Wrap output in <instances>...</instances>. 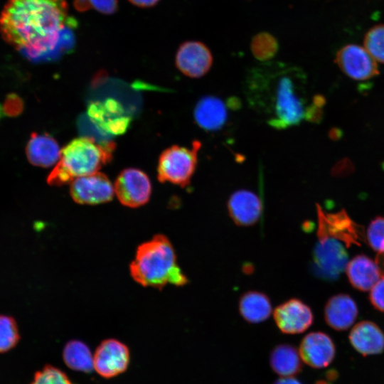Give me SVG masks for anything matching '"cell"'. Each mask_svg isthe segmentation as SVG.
Segmentation results:
<instances>
[{"label": "cell", "instance_id": "1f68e13d", "mask_svg": "<svg viewBox=\"0 0 384 384\" xmlns=\"http://www.w3.org/2000/svg\"><path fill=\"white\" fill-rule=\"evenodd\" d=\"M370 301L378 310L384 312V274L370 290Z\"/></svg>", "mask_w": 384, "mask_h": 384}, {"label": "cell", "instance_id": "9a60e30c", "mask_svg": "<svg viewBox=\"0 0 384 384\" xmlns=\"http://www.w3.org/2000/svg\"><path fill=\"white\" fill-rule=\"evenodd\" d=\"M227 208L229 216L235 224L249 227L259 221L262 213V203L255 193L240 189L230 196Z\"/></svg>", "mask_w": 384, "mask_h": 384}, {"label": "cell", "instance_id": "7c38bea8", "mask_svg": "<svg viewBox=\"0 0 384 384\" xmlns=\"http://www.w3.org/2000/svg\"><path fill=\"white\" fill-rule=\"evenodd\" d=\"M127 346L121 341L109 338L103 341L93 356L95 370L102 377L110 378L125 371L129 363Z\"/></svg>", "mask_w": 384, "mask_h": 384}, {"label": "cell", "instance_id": "e0dca14e", "mask_svg": "<svg viewBox=\"0 0 384 384\" xmlns=\"http://www.w3.org/2000/svg\"><path fill=\"white\" fill-rule=\"evenodd\" d=\"M299 353L306 364L314 368H322L328 366L333 361L335 346L327 334L314 331L302 338Z\"/></svg>", "mask_w": 384, "mask_h": 384}, {"label": "cell", "instance_id": "7a4b0ae2", "mask_svg": "<svg viewBox=\"0 0 384 384\" xmlns=\"http://www.w3.org/2000/svg\"><path fill=\"white\" fill-rule=\"evenodd\" d=\"M68 17L66 0H8L0 14L4 40L28 58L52 50Z\"/></svg>", "mask_w": 384, "mask_h": 384}, {"label": "cell", "instance_id": "f1b7e54d", "mask_svg": "<svg viewBox=\"0 0 384 384\" xmlns=\"http://www.w3.org/2000/svg\"><path fill=\"white\" fill-rule=\"evenodd\" d=\"M31 384H72L65 373L50 365L37 371Z\"/></svg>", "mask_w": 384, "mask_h": 384}, {"label": "cell", "instance_id": "f546056e", "mask_svg": "<svg viewBox=\"0 0 384 384\" xmlns=\"http://www.w3.org/2000/svg\"><path fill=\"white\" fill-rule=\"evenodd\" d=\"M74 7L80 12L90 9L104 14H112L117 9V0H74Z\"/></svg>", "mask_w": 384, "mask_h": 384}, {"label": "cell", "instance_id": "ac0fdd59", "mask_svg": "<svg viewBox=\"0 0 384 384\" xmlns=\"http://www.w3.org/2000/svg\"><path fill=\"white\" fill-rule=\"evenodd\" d=\"M355 301L348 294H338L330 297L324 307L326 324L336 331L348 329L358 316Z\"/></svg>", "mask_w": 384, "mask_h": 384}, {"label": "cell", "instance_id": "6da1fadb", "mask_svg": "<svg viewBox=\"0 0 384 384\" xmlns=\"http://www.w3.org/2000/svg\"><path fill=\"white\" fill-rule=\"evenodd\" d=\"M266 63L247 75L245 92L250 105L277 129L307 119L311 105L306 106L304 73L283 63Z\"/></svg>", "mask_w": 384, "mask_h": 384}, {"label": "cell", "instance_id": "e575fe53", "mask_svg": "<svg viewBox=\"0 0 384 384\" xmlns=\"http://www.w3.org/2000/svg\"><path fill=\"white\" fill-rule=\"evenodd\" d=\"M376 262L380 265L384 270V255H377Z\"/></svg>", "mask_w": 384, "mask_h": 384}, {"label": "cell", "instance_id": "603a6c76", "mask_svg": "<svg viewBox=\"0 0 384 384\" xmlns=\"http://www.w3.org/2000/svg\"><path fill=\"white\" fill-rule=\"evenodd\" d=\"M270 364L272 370L281 377H293L302 370L299 351L287 343L279 344L272 350Z\"/></svg>", "mask_w": 384, "mask_h": 384}, {"label": "cell", "instance_id": "d4e9b609", "mask_svg": "<svg viewBox=\"0 0 384 384\" xmlns=\"http://www.w3.org/2000/svg\"><path fill=\"white\" fill-rule=\"evenodd\" d=\"M279 44L270 33L261 32L256 34L250 44L251 51L255 58L260 61H269L277 53Z\"/></svg>", "mask_w": 384, "mask_h": 384}, {"label": "cell", "instance_id": "8fae6325", "mask_svg": "<svg viewBox=\"0 0 384 384\" xmlns=\"http://www.w3.org/2000/svg\"><path fill=\"white\" fill-rule=\"evenodd\" d=\"M335 62L341 70L352 80H370L379 74L375 60L358 45L348 44L336 53Z\"/></svg>", "mask_w": 384, "mask_h": 384}, {"label": "cell", "instance_id": "d6a6232c", "mask_svg": "<svg viewBox=\"0 0 384 384\" xmlns=\"http://www.w3.org/2000/svg\"><path fill=\"white\" fill-rule=\"evenodd\" d=\"M129 1L135 6L146 8V7H151L156 5L159 2V0H129Z\"/></svg>", "mask_w": 384, "mask_h": 384}, {"label": "cell", "instance_id": "52a82bcc", "mask_svg": "<svg viewBox=\"0 0 384 384\" xmlns=\"http://www.w3.org/2000/svg\"><path fill=\"white\" fill-rule=\"evenodd\" d=\"M87 116L92 123L107 135L124 134L132 121L131 115L123 105L114 98L90 102L87 107Z\"/></svg>", "mask_w": 384, "mask_h": 384}, {"label": "cell", "instance_id": "9c48e42d", "mask_svg": "<svg viewBox=\"0 0 384 384\" xmlns=\"http://www.w3.org/2000/svg\"><path fill=\"white\" fill-rule=\"evenodd\" d=\"M318 228L316 235H325L342 242L347 247L360 245L363 240L360 226L345 210L336 213H325L317 204Z\"/></svg>", "mask_w": 384, "mask_h": 384}, {"label": "cell", "instance_id": "484cf974", "mask_svg": "<svg viewBox=\"0 0 384 384\" xmlns=\"http://www.w3.org/2000/svg\"><path fill=\"white\" fill-rule=\"evenodd\" d=\"M20 334L15 319L0 314V353H5L14 348L18 343Z\"/></svg>", "mask_w": 384, "mask_h": 384}, {"label": "cell", "instance_id": "4dcf8cb0", "mask_svg": "<svg viewBox=\"0 0 384 384\" xmlns=\"http://www.w3.org/2000/svg\"><path fill=\"white\" fill-rule=\"evenodd\" d=\"M24 107L23 101L21 97L16 94L9 95L3 104L4 113L9 117L19 115Z\"/></svg>", "mask_w": 384, "mask_h": 384}, {"label": "cell", "instance_id": "8992f818", "mask_svg": "<svg viewBox=\"0 0 384 384\" xmlns=\"http://www.w3.org/2000/svg\"><path fill=\"white\" fill-rule=\"evenodd\" d=\"M312 251L311 272L319 279L334 282L346 270L348 262L346 246L340 240L325 235H316Z\"/></svg>", "mask_w": 384, "mask_h": 384}, {"label": "cell", "instance_id": "30bf717a", "mask_svg": "<svg viewBox=\"0 0 384 384\" xmlns=\"http://www.w3.org/2000/svg\"><path fill=\"white\" fill-rule=\"evenodd\" d=\"M70 183V196L79 204H101L112 201L114 196L112 183L105 174L100 172L78 177Z\"/></svg>", "mask_w": 384, "mask_h": 384}, {"label": "cell", "instance_id": "ba28073f", "mask_svg": "<svg viewBox=\"0 0 384 384\" xmlns=\"http://www.w3.org/2000/svg\"><path fill=\"white\" fill-rule=\"evenodd\" d=\"M114 188L119 202L129 208L146 204L151 193V184L148 176L135 168L122 171L117 177Z\"/></svg>", "mask_w": 384, "mask_h": 384}, {"label": "cell", "instance_id": "2e32d148", "mask_svg": "<svg viewBox=\"0 0 384 384\" xmlns=\"http://www.w3.org/2000/svg\"><path fill=\"white\" fill-rule=\"evenodd\" d=\"M230 102V100L225 102L221 98L213 95L201 97L193 110L196 124L206 132L219 131L228 119Z\"/></svg>", "mask_w": 384, "mask_h": 384}, {"label": "cell", "instance_id": "836d02e7", "mask_svg": "<svg viewBox=\"0 0 384 384\" xmlns=\"http://www.w3.org/2000/svg\"><path fill=\"white\" fill-rule=\"evenodd\" d=\"M273 384H302L298 379L294 377H281Z\"/></svg>", "mask_w": 384, "mask_h": 384}, {"label": "cell", "instance_id": "5b68a950", "mask_svg": "<svg viewBox=\"0 0 384 384\" xmlns=\"http://www.w3.org/2000/svg\"><path fill=\"white\" fill-rule=\"evenodd\" d=\"M201 143L195 140L191 148L173 145L160 155L157 177L160 182H169L184 188L191 183L196 169L198 154Z\"/></svg>", "mask_w": 384, "mask_h": 384}, {"label": "cell", "instance_id": "cb8c5ba5", "mask_svg": "<svg viewBox=\"0 0 384 384\" xmlns=\"http://www.w3.org/2000/svg\"><path fill=\"white\" fill-rule=\"evenodd\" d=\"M65 365L72 370L90 373L93 369V356L89 347L78 340L68 342L63 351Z\"/></svg>", "mask_w": 384, "mask_h": 384}, {"label": "cell", "instance_id": "4316f807", "mask_svg": "<svg viewBox=\"0 0 384 384\" xmlns=\"http://www.w3.org/2000/svg\"><path fill=\"white\" fill-rule=\"evenodd\" d=\"M364 47L377 61L384 64V24H378L368 31Z\"/></svg>", "mask_w": 384, "mask_h": 384}, {"label": "cell", "instance_id": "277c9868", "mask_svg": "<svg viewBox=\"0 0 384 384\" xmlns=\"http://www.w3.org/2000/svg\"><path fill=\"white\" fill-rule=\"evenodd\" d=\"M115 144L82 137L70 141L60 152L58 161L47 178L50 186H60L97 172L112 159Z\"/></svg>", "mask_w": 384, "mask_h": 384}, {"label": "cell", "instance_id": "83f0119b", "mask_svg": "<svg viewBox=\"0 0 384 384\" xmlns=\"http://www.w3.org/2000/svg\"><path fill=\"white\" fill-rule=\"evenodd\" d=\"M366 240L377 255H384V217L377 216L369 223Z\"/></svg>", "mask_w": 384, "mask_h": 384}, {"label": "cell", "instance_id": "d6986e66", "mask_svg": "<svg viewBox=\"0 0 384 384\" xmlns=\"http://www.w3.org/2000/svg\"><path fill=\"white\" fill-rule=\"evenodd\" d=\"M345 271L351 284L363 292L370 290L382 275L378 262L365 255L348 261Z\"/></svg>", "mask_w": 384, "mask_h": 384}, {"label": "cell", "instance_id": "7402d4cb", "mask_svg": "<svg viewBox=\"0 0 384 384\" xmlns=\"http://www.w3.org/2000/svg\"><path fill=\"white\" fill-rule=\"evenodd\" d=\"M238 309L241 316L250 324L265 321L272 311L270 298L257 291H248L241 295Z\"/></svg>", "mask_w": 384, "mask_h": 384}, {"label": "cell", "instance_id": "ffe728a7", "mask_svg": "<svg viewBox=\"0 0 384 384\" xmlns=\"http://www.w3.org/2000/svg\"><path fill=\"white\" fill-rule=\"evenodd\" d=\"M60 152L57 141L48 134L32 133L26 147L29 162L45 168L57 163Z\"/></svg>", "mask_w": 384, "mask_h": 384}, {"label": "cell", "instance_id": "5bb4252c", "mask_svg": "<svg viewBox=\"0 0 384 384\" xmlns=\"http://www.w3.org/2000/svg\"><path fill=\"white\" fill-rule=\"evenodd\" d=\"M175 63L183 75L192 78H199L210 69L213 55L203 43L186 41L179 46L176 52Z\"/></svg>", "mask_w": 384, "mask_h": 384}, {"label": "cell", "instance_id": "3957f363", "mask_svg": "<svg viewBox=\"0 0 384 384\" xmlns=\"http://www.w3.org/2000/svg\"><path fill=\"white\" fill-rule=\"evenodd\" d=\"M129 272L138 284L159 289L167 284L181 287L188 282L177 264L171 242L161 234L138 246Z\"/></svg>", "mask_w": 384, "mask_h": 384}, {"label": "cell", "instance_id": "44dd1931", "mask_svg": "<svg viewBox=\"0 0 384 384\" xmlns=\"http://www.w3.org/2000/svg\"><path fill=\"white\" fill-rule=\"evenodd\" d=\"M349 340L353 348L363 355L378 354L384 350V334L370 321L357 323L349 334Z\"/></svg>", "mask_w": 384, "mask_h": 384}, {"label": "cell", "instance_id": "4fadbf2b", "mask_svg": "<svg viewBox=\"0 0 384 384\" xmlns=\"http://www.w3.org/2000/svg\"><path fill=\"white\" fill-rule=\"evenodd\" d=\"M273 318L280 331L285 334H301L313 323L311 308L299 299H290L274 310Z\"/></svg>", "mask_w": 384, "mask_h": 384}]
</instances>
